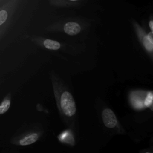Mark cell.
Listing matches in <instances>:
<instances>
[{
	"mask_svg": "<svg viewBox=\"0 0 153 153\" xmlns=\"http://www.w3.org/2000/svg\"><path fill=\"white\" fill-rule=\"evenodd\" d=\"M60 106L63 113L72 117L76 112V105L72 95L69 91H64L60 96Z\"/></svg>",
	"mask_w": 153,
	"mask_h": 153,
	"instance_id": "obj_1",
	"label": "cell"
},
{
	"mask_svg": "<svg viewBox=\"0 0 153 153\" xmlns=\"http://www.w3.org/2000/svg\"><path fill=\"white\" fill-rule=\"evenodd\" d=\"M103 122L108 128H114L117 124V118L113 111L109 108L105 109L102 114Z\"/></svg>",
	"mask_w": 153,
	"mask_h": 153,
	"instance_id": "obj_2",
	"label": "cell"
},
{
	"mask_svg": "<svg viewBox=\"0 0 153 153\" xmlns=\"http://www.w3.org/2000/svg\"><path fill=\"white\" fill-rule=\"evenodd\" d=\"M64 31L69 35H75L81 31V27L78 23L76 22H68L63 27Z\"/></svg>",
	"mask_w": 153,
	"mask_h": 153,
	"instance_id": "obj_3",
	"label": "cell"
},
{
	"mask_svg": "<svg viewBox=\"0 0 153 153\" xmlns=\"http://www.w3.org/2000/svg\"><path fill=\"white\" fill-rule=\"evenodd\" d=\"M38 139V135L37 133H32L22 139L19 143L21 145H28L35 142Z\"/></svg>",
	"mask_w": 153,
	"mask_h": 153,
	"instance_id": "obj_4",
	"label": "cell"
},
{
	"mask_svg": "<svg viewBox=\"0 0 153 153\" xmlns=\"http://www.w3.org/2000/svg\"><path fill=\"white\" fill-rule=\"evenodd\" d=\"M143 44L145 48L151 52L153 48V41H152V32H150L148 35H146L143 39Z\"/></svg>",
	"mask_w": 153,
	"mask_h": 153,
	"instance_id": "obj_5",
	"label": "cell"
},
{
	"mask_svg": "<svg viewBox=\"0 0 153 153\" xmlns=\"http://www.w3.org/2000/svg\"><path fill=\"white\" fill-rule=\"evenodd\" d=\"M44 47L49 50H59L60 48V44L56 41L51 39H45L44 41Z\"/></svg>",
	"mask_w": 153,
	"mask_h": 153,
	"instance_id": "obj_6",
	"label": "cell"
},
{
	"mask_svg": "<svg viewBox=\"0 0 153 153\" xmlns=\"http://www.w3.org/2000/svg\"><path fill=\"white\" fill-rule=\"evenodd\" d=\"M10 100H5L0 105V114H2L7 112L10 106Z\"/></svg>",
	"mask_w": 153,
	"mask_h": 153,
	"instance_id": "obj_7",
	"label": "cell"
},
{
	"mask_svg": "<svg viewBox=\"0 0 153 153\" xmlns=\"http://www.w3.org/2000/svg\"><path fill=\"white\" fill-rule=\"evenodd\" d=\"M152 97H153V95H152V92L148 93V95L146 96V97L145 98V102H144V104H145V105L146 106L150 107V106H152Z\"/></svg>",
	"mask_w": 153,
	"mask_h": 153,
	"instance_id": "obj_8",
	"label": "cell"
},
{
	"mask_svg": "<svg viewBox=\"0 0 153 153\" xmlns=\"http://www.w3.org/2000/svg\"><path fill=\"white\" fill-rule=\"evenodd\" d=\"M7 17L8 14L5 10H2L0 11V25L3 24L5 22Z\"/></svg>",
	"mask_w": 153,
	"mask_h": 153,
	"instance_id": "obj_9",
	"label": "cell"
},
{
	"mask_svg": "<svg viewBox=\"0 0 153 153\" xmlns=\"http://www.w3.org/2000/svg\"><path fill=\"white\" fill-rule=\"evenodd\" d=\"M149 27H150V29H151V31H152V30H153V22L152 21V20H151L150 22H149Z\"/></svg>",
	"mask_w": 153,
	"mask_h": 153,
	"instance_id": "obj_10",
	"label": "cell"
},
{
	"mask_svg": "<svg viewBox=\"0 0 153 153\" xmlns=\"http://www.w3.org/2000/svg\"><path fill=\"white\" fill-rule=\"evenodd\" d=\"M70 1H76V0H70Z\"/></svg>",
	"mask_w": 153,
	"mask_h": 153,
	"instance_id": "obj_11",
	"label": "cell"
}]
</instances>
